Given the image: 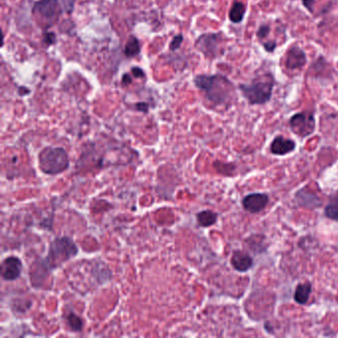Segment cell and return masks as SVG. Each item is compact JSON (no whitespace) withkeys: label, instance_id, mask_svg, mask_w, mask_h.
I'll return each instance as SVG.
<instances>
[{"label":"cell","instance_id":"f1b7e54d","mask_svg":"<svg viewBox=\"0 0 338 338\" xmlns=\"http://www.w3.org/2000/svg\"><path fill=\"white\" fill-rule=\"evenodd\" d=\"M30 93V90L27 89V88H20L19 89V94L20 95H27V94H29Z\"/></svg>","mask_w":338,"mask_h":338},{"label":"cell","instance_id":"7402d4cb","mask_svg":"<svg viewBox=\"0 0 338 338\" xmlns=\"http://www.w3.org/2000/svg\"><path fill=\"white\" fill-rule=\"evenodd\" d=\"M182 40H183V37L182 35H177L174 37V39L172 40V42L170 43V50L171 51H176L178 49H180V47L181 46V43H182Z\"/></svg>","mask_w":338,"mask_h":338},{"label":"cell","instance_id":"484cf974","mask_svg":"<svg viewBox=\"0 0 338 338\" xmlns=\"http://www.w3.org/2000/svg\"><path fill=\"white\" fill-rule=\"evenodd\" d=\"M136 109L138 111H141V112H144V113H147L148 110H149V105L145 102H138L136 105H135Z\"/></svg>","mask_w":338,"mask_h":338},{"label":"cell","instance_id":"603a6c76","mask_svg":"<svg viewBox=\"0 0 338 338\" xmlns=\"http://www.w3.org/2000/svg\"><path fill=\"white\" fill-rule=\"evenodd\" d=\"M55 42H56V35L54 33H51V32L45 33V35H44V43L47 46H51V45L55 44Z\"/></svg>","mask_w":338,"mask_h":338},{"label":"cell","instance_id":"d6986e66","mask_svg":"<svg viewBox=\"0 0 338 338\" xmlns=\"http://www.w3.org/2000/svg\"><path fill=\"white\" fill-rule=\"evenodd\" d=\"M66 318H67L68 325L69 326L71 331H74V332L82 331V329L84 327V321L79 315H77L72 312H69Z\"/></svg>","mask_w":338,"mask_h":338},{"label":"cell","instance_id":"d4e9b609","mask_svg":"<svg viewBox=\"0 0 338 338\" xmlns=\"http://www.w3.org/2000/svg\"><path fill=\"white\" fill-rule=\"evenodd\" d=\"M303 5L310 11L314 12V4L315 2V0H302Z\"/></svg>","mask_w":338,"mask_h":338},{"label":"cell","instance_id":"83f0119b","mask_svg":"<svg viewBox=\"0 0 338 338\" xmlns=\"http://www.w3.org/2000/svg\"><path fill=\"white\" fill-rule=\"evenodd\" d=\"M132 83V78L129 73H125L122 78V85L123 86H129Z\"/></svg>","mask_w":338,"mask_h":338},{"label":"cell","instance_id":"9c48e42d","mask_svg":"<svg viewBox=\"0 0 338 338\" xmlns=\"http://www.w3.org/2000/svg\"><path fill=\"white\" fill-rule=\"evenodd\" d=\"M307 63L306 53L297 46H293L286 54L285 66L290 70L300 69Z\"/></svg>","mask_w":338,"mask_h":338},{"label":"cell","instance_id":"4316f807","mask_svg":"<svg viewBox=\"0 0 338 338\" xmlns=\"http://www.w3.org/2000/svg\"><path fill=\"white\" fill-rule=\"evenodd\" d=\"M277 47V44L275 41H268L264 44V48L267 52H274Z\"/></svg>","mask_w":338,"mask_h":338},{"label":"cell","instance_id":"277c9868","mask_svg":"<svg viewBox=\"0 0 338 338\" xmlns=\"http://www.w3.org/2000/svg\"><path fill=\"white\" fill-rule=\"evenodd\" d=\"M40 170L49 176L64 173L69 167V159L66 150L62 147H46L39 153Z\"/></svg>","mask_w":338,"mask_h":338},{"label":"cell","instance_id":"8992f818","mask_svg":"<svg viewBox=\"0 0 338 338\" xmlns=\"http://www.w3.org/2000/svg\"><path fill=\"white\" fill-rule=\"evenodd\" d=\"M222 41L221 33H206L199 37L196 41V48L206 58L215 59L222 54Z\"/></svg>","mask_w":338,"mask_h":338},{"label":"cell","instance_id":"9a60e30c","mask_svg":"<svg viewBox=\"0 0 338 338\" xmlns=\"http://www.w3.org/2000/svg\"><path fill=\"white\" fill-rule=\"evenodd\" d=\"M296 199H298L299 204L309 208H315L320 205L319 200L313 194L307 192L306 190L299 191L296 194Z\"/></svg>","mask_w":338,"mask_h":338},{"label":"cell","instance_id":"3957f363","mask_svg":"<svg viewBox=\"0 0 338 338\" xmlns=\"http://www.w3.org/2000/svg\"><path fill=\"white\" fill-rule=\"evenodd\" d=\"M275 81L272 74H263L254 79L250 84L240 85L239 90L250 104H265L273 93Z\"/></svg>","mask_w":338,"mask_h":338},{"label":"cell","instance_id":"5bb4252c","mask_svg":"<svg viewBox=\"0 0 338 338\" xmlns=\"http://www.w3.org/2000/svg\"><path fill=\"white\" fill-rule=\"evenodd\" d=\"M311 293H312V285L310 283L299 284L295 288L293 298L297 304L306 305L309 302Z\"/></svg>","mask_w":338,"mask_h":338},{"label":"cell","instance_id":"4fadbf2b","mask_svg":"<svg viewBox=\"0 0 338 338\" xmlns=\"http://www.w3.org/2000/svg\"><path fill=\"white\" fill-rule=\"evenodd\" d=\"M294 149L295 143L293 140L287 139L283 136H277L271 144V152L275 155L284 156L293 152Z\"/></svg>","mask_w":338,"mask_h":338},{"label":"cell","instance_id":"7a4b0ae2","mask_svg":"<svg viewBox=\"0 0 338 338\" xmlns=\"http://www.w3.org/2000/svg\"><path fill=\"white\" fill-rule=\"evenodd\" d=\"M79 254L77 244L69 237H56L49 246L48 255L44 259L45 264L53 271L62 267L66 262Z\"/></svg>","mask_w":338,"mask_h":338},{"label":"cell","instance_id":"52a82bcc","mask_svg":"<svg viewBox=\"0 0 338 338\" xmlns=\"http://www.w3.org/2000/svg\"><path fill=\"white\" fill-rule=\"evenodd\" d=\"M290 127L295 135L302 138L312 135L315 129L314 113L309 111H303L294 114L290 119Z\"/></svg>","mask_w":338,"mask_h":338},{"label":"cell","instance_id":"6da1fadb","mask_svg":"<svg viewBox=\"0 0 338 338\" xmlns=\"http://www.w3.org/2000/svg\"><path fill=\"white\" fill-rule=\"evenodd\" d=\"M194 83L215 105L229 103L235 96L234 85L222 74H199L194 79Z\"/></svg>","mask_w":338,"mask_h":338},{"label":"cell","instance_id":"ac0fdd59","mask_svg":"<svg viewBox=\"0 0 338 338\" xmlns=\"http://www.w3.org/2000/svg\"><path fill=\"white\" fill-rule=\"evenodd\" d=\"M140 51H141V49H140L139 40L136 38L135 36H130L126 45H125V49H124V53L126 55V57L133 58V57L137 56L140 53Z\"/></svg>","mask_w":338,"mask_h":338},{"label":"cell","instance_id":"ffe728a7","mask_svg":"<svg viewBox=\"0 0 338 338\" xmlns=\"http://www.w3.org/2000/svg\"><path fill=\"white\" fill-rule=\"evenodd\" d=\"M324 213L328 218L338 220V193L335 195L332 202L327 204L324 209Z\"/></svg>","mask_w":338,"mask_h":338},{"label":"cell","instance_id":"8fae6325","mask_svg":"<svg viewBox=\"0 0 338 338\" xmlns=\"http://www.w3.org/2000/svg\"><path fill=\"white\" fill-rule=\"evenodd\" d=\"M51 271L52 270L45 264L44 260L36 262L33 267L31 266L30 270L31 285L35 288H41V284H43L44 280L47 278Z\"/></svg>","mask_w":338,"mask_h":338},{"label":"cell","instance_id":"7c38bea8","mask_svg":"<svg viewBox=\"0 0 338 338\" xmlns=\"http://www.w3.org/2000/svg\"><path fill=\"white\" fill-rule=\"evenodd\" d=\"M231 265L238 272H246L253 266V259L246 252L236 250L231 256Z\"/></svg>","mask_w":338,"mask_h":338},{"label":"cell","instance_id":"5b68a950","mask_svg":"<svg viewBox=\"0 0 338 338\" xmlns=\"http://www.w3.org/2000/svg\"><path fill=\"white\" fill-rule=\"evenodd\" d=\"M32 11L45 28L56 24L63 12L59 0H40L34 4Z\"/></svg>","mask_w":338,"mask_h":338},{"label":"cell","instance_id":"2e32d148","mask_svg":"<svg viewBox=\"0 0 338 338\" xmlns=\"http://www.w3.org/2000/svg\"><path fill=\"white\" fill-rule=\"evenodd\" d=\"M246 13V6L240 1H234L229 10V19L232 23L238 24L242 22Z\"/></svg>","mask_w":338,"mask_h":338},{"label":"cell","instance_id":"ba28073f","mask_svg":"<svg viewBox=\"0 0 338 338\" xmlns=\"http://www.w3.org/2000/svg\"><path fill=\"white\" fill-rule=\"evenodd\" d=\"M22 261L16 256H9L1 264V275L5 281H15L22 273Z\"/></svg>","mask_w":338,"mask_h":338},{"label":"cell","instance_id":"44dd1931","mask_svg":"<svg viewBox=\"0 0 338 338\" xmlns=\"http://www.w3.org/2000/svg\"><path fill=\"white\" fill-rule=\"evenodd\" d=\"M271 31V27L267 24H263L259 27L258 31H257V37L260 41H263L264 39H266L269 33Z\"/></svg>","mask_w":338,"mask_h":338},{"label":"cell","instance_id":"e0dca14e","mask_svg":"<svg viewBox=\"0 0 338 338\" xmlns=\"http://www.w3.org/2000/svg\"><path fill=\"white\" fill-rule=\"evenodd\" d=\"M197 220L202 227H209L217 221V213L212 210H203L197 214Z\"/></svg>","mask_w":338,"mask_h":338},{"label":"cell","instance_id":"30bf717a","mask_svg":"<svg viewBox=\"0 0 338 338\" xmlns=\"http://www.w3.org/2000/svg\"><path fill=\"white\" fill-rule=\"evenodd\" d=\"M268 203L269 197L266 194H250L242 201L243 207L251 213H258L262 211L267 206Z\"/></svg>","mask_w":338,"mask_h":338},{"label":"cell","instance_id":"cb8c5ba5","mask_svg":"<svg viewBox=\"0 0 338 338\" xmlns=\"http://www.w3.org/2000/svg\"><path fill=\"white\" fill-rule=\"evenodd\" d=\"M131 71H132L133 77H135L136 79H138V78H143V77L145 76V73H144L143 69L140 68H138V67L132 68H131Z\"/></svg>","mask_w":338,"mask_h":338}]
</instances>
